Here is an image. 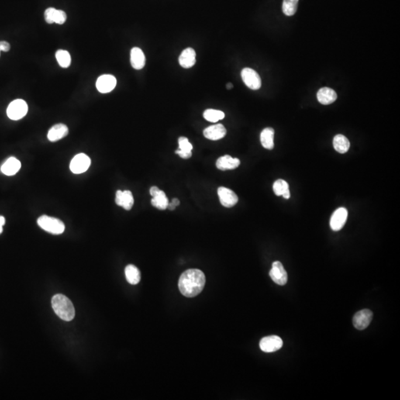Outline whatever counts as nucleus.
Here are the masks:
<instances>
[{"label":"nucleus","mask_w":400,"mask_h":400,"mask_svg":"<svg viewBox=\"0 0 400 400\" xmlns=\"http://www.w3.org/2000/svg\"><path fill=\"white\" fill-rule=\"evenodd\" d=\"M205 284V276L199 269H188L180 276L179 288L183 295L194 297L203 290Z\"/></svg>","instance_id":"1"},{"label":"nucleus","mask_w":400,"mask_h":400,"mask_svg":"<svg viewBox=\"0 0 400 400\" xmlns=\"http://www.w3.org/2000/svg\"><path fill=\"white\" fill-rule=\"evenodd\" d=\"M52 307L55 314L64 321H71L75 317V309L72 302L63 294L53 296L51 300Z\"/></svg>","instance_id":"2"},{"label":"nucleus","mask_w":400,"mask_h":400,"mask_svg":"<svg viewBox=\"0 0 400 400\" xmlns=\"http://www.w3.org/2000/svg\"><path fill=\"white\" fill-rule=\"evenodd\" d=\"M38 225L43 230L52 234H61L64 232V223L57 218L43 215L39 217L37 220Z\"/></svg>","instance_id":"3"},{"label":"nucleus","mask_w":400,"mask_h":400,"mask_svg":"<svg viewBox=\"0 0 400 400\" xmlns=\"http://www.w3.org/2000/svg\"><path fill=\"white\" fill-rule=\"evenodd\" d=\"M28 107L23 100H16L11 102L7 109L8 117L12 120L22 119L28 113Z\"/></svg>","instance_id":"4"},{"label":"nucleus","mask_w":400,"mask_h":400,"mask_svg":"<svg viewBox=\"0 0 400 400\" xmlns=\"http://www.w3.org/2000/svg\"><path fill=\"white\" fill-rule=\"evenodd\" d=\"M241 77L248 88L252 90H258L261 88V78L253 69L250 67L243 69L241 72Z\"/></svg>","instance_id":"5"},{"label":"nucleus","mask_w":400,"mask_h":400,"mask_svg":"<svg viewBox=\"0 0 400 400\" xmlns=\"http://www.w3.org/2000/svg\"><path fill=\"white\" fill-rule=\"evenodd\" d=\"M90 166L91 160L89 157L84 153H79L70 162V169L74 174H82L85 172Z\"/></svg>","instance_id":"6"},{"label":"nucleus","mask_w":400,"mask_h":400,"mask_svg":"<svg viewBox=\"0 0 400 400\" xmlns=\"http://www.w3.org/2000/svg\"><path fill=\"white\" fill-rule=\"evenodd\" d=\"M283 346V342L281 338L275 335L266 336L263 338L260 342V347L263 351L266 353H271L280 350Z\"/></svg>","instance_id":"7"},{"label":"nucleus","mask_w":400,"mask_h":400,"mask_svg":"<svg viewBox=\"0 0 400 400\" xmlns=\"http://www.w3.org/2000/svg\"><path fill=\"white\" fill-rule=\"evenodd\" d=\"M269 274L271 280L279 285H284L288 282V274L280 262L276 261L273 263Z\"/></svg>","instance_id":"8"},{"label":"nucleus","mask_w":400,"mask_h":400,"mask_svg":"<svg viewBox=\"0 0 400 400\" xmlns=\"http://www.w3.org/2000/svg\"><path fill=\"white\" fill-rule=\"evenodd\" d=\"M372 318V311L368 309L362 310L356 313L353 317V326L358 330H364L370 325Z\"/></svg>","instance_id":"9"},{"label":"nucleus","mask_w":400,"mask_h":400,"mask_svg":"<svg viewBox=\"0 0 400 400\" xmlns=\"http://www.w3.org/2000/svg\"><path fill=\"white\" fill-rule=\"evenodd\" d=\"M117 85V79L111 74H104L97 79L96 86L102 94L111 92Z\"/></svg>","instance_id":"10"},{"label":"nucleus","mask_w":400,"mask_h":400,"mask_svg":"<svg viewBox=\"0 0 400 400\" xmlns=\"http://www.w3.org/2000/svg\"><path fill=\"white\" fill-rule=\"evenodd\" d=\"M217 193L220 203L224 207L232 208L237 203V195L232 190L225 187H220L218 188Z\"/></svg>","instance_id":"11"},{"label":"nucleus","mask_w":400,"mask_h":400,"mask_svg":"<svg viewBox=\"0 0 400 400\" xmlns=\"http://www.w3.org/2000/svg\"><path fill=\"white\" fill-rule=\"evenodd\" d=\"M348 218V211L345 208H339L333 212L330 220V226L334 232L340 231Z\"/></svg>","instance_id":"12"},{"label":"nucleus","mask_w":400,"mask_h":400,"mask_svg":"<svg viewBox=\"0 0 400 400\" xmlns=\"http://www.w3.org/2000/svg\"><path fill=\"white\" fill-rule=\"evenodd\" d=\"M45 19L49 24L56 23L63 25L67 19V15L65 11L61 10L49 8L45 12Z\"/></svg>","instance_id":"13"},{"label":"nucleus","mask_w":400,"mask_h":400,"mask_svg":"<svg viewBox=\"0 0 400 400\" xmlns=\"http://www.w3.org/2000/svg\"><path fill=\"white\" fill-rule=\"evenodd\" d=\"M226 129L222 124L211 125L205 128L203 132L204 136L210 140H219L225 137Z\"/></svg>","instance_id":"14"},{"label":"nucleus","mask_w":400,"mask_h":400,"mask_svg":"<svg viewBox=\"0 0 400 400\" xmlns=\"http://www.w3.org/2000/svg\"><path fill=\"white\" fill-rule=\"evenodd\" d=\"M115 202L119 206L122 207L127 211L132 209L134 203L133 194L130 191H117Z\"/></svg>","instance_id":"15"},{"label":"nucleus","mask_w":400,"mask_h":400,"mask_svg":"<svg viewBox=\"0 0 400 400\" xmlns=\"http://www.w3.org/2000/svg\"><path fill=\"white\" fill-rule=\"evenodd\" d=\"M68 128L67 125L63 123L56 124L49 130L48 133V139L50 142H56L66 137L68 134Z\"/></svg>","instance_id":"16"},{"label":"nucleus","mask_w":400,"mask_h":400,"mask_svg":"<svg viewBox=\"0 0 400 400\" xmlns=\"http://www.w3.org/2000/svg\"><path fill=\"white\" fill-rule=\"evenodd\" d=\"M216 165L217 167L221 170H233L239 167L240 160L233 158L230 155H225L218 159Z\"/></svg>","instance_id":"17"},{"label":"nucleus","mask_w":400,"mask_h":400,"mask_svg":"<svg viewBox=\"0 0 400 400\" xmlns=\"http://www.w3.org/2000/svg\"><path fill=\"white\" fill-rule=\"evenodd\" d=\"M180 66L184 68H190L196 63V52L191 48L184 49L179 58Z\"/></svg>","instance_id":"18"},{"label":"nucleus","mask_w":400,"mask_h":400,"mask_svg":"<svg viewBox=\"0 0 400 400\" xmlns=\"http://www.w3.org/2000/svg\"><path fill=\"white\" fill-rule=\"evenodd\" d=\"M131 64L136 70H141L146 65V56L139 48H133L131 50Z\"/></svg>","instance_id":"19"},{"label":"nucleus","mask_w":400,"mask_h":400,"mask_svg":"<svg viewBox=\"0 0 400 400\" xmlns=\"http://www.w3.org/2000/svg\"><path fill=\"white\" fill-rule=\"evenodd\" d=\"M337 95L335 91L330 88H321L317 92V100L322 105H330L336 101Z\"/></svg>","instance_id":"20"},{"label":"nucleus","mask_w":400,"mask_h":400,"mask_svg":"<svg viewBox=\"0 0 400 400\" xmlns=\"http://www.w3.org/2000/svg\"><path fill=\"white\" fill-rule=\"evenodd\" d=\"M179 149L176 150V153L183 159H189L192 156V145L188 139L184 136L179 138Z\"/></svg>","instance_id":"21"},{"label":"nucleus","mask_w":400,"mask_h":400,"mask_svg":"<svg viewBox=\"0 0 400 400\" xmlns=\"http://www.w3.org/2000/svg\"><path fill=\"white\" fill-rule=\"evenodd\" d=\"M21 168V163L17 159L11 157L5 161L1 167V170L5 175L13 176L16 174Z\"/></svg>","instance_id":"22"},{"label":"nucleus","mask_w":400,"mask_h":400,"mask_svg":"<svg viewBox=\"0 0 400 400\" xmlns=\"http://www.w3.org/2000/svg\"><path fill=\"white\" fill-rule=\"evenodd\" d=\"M274 130L272 128H266L261 132L260 141L265 149L272 150L274 147Z\"/></svg>","instance_id":"23"},{"label":"nucleus","mask_w":400,"mask_h":400,"mask_svg":"<svg viewBox=\"0 0 400 400\" xmlns=\"http://www.w3.org/2000/svg\"><path fill=\"white\" fill-rule=\"evenodd\" d=\"M350 142L344 135L338 134L333 139V147L338 153H345L350 149Z\"/></svg>","instance_id":"24"},{"label":"nucleus","mask_w":400,"mask_h":400,"mask_svg":"<svg viewBox=\"0 0 400 400\" xmlns=\"http://www.w3.org/2000/svg\"><path fill=\"white\" fill-rule=\"evenodd\" d=\"M127 281L132 284H136L141 280L139 269L133 265H128L125 270Z\"/></svg>","instance_id":"25"},{"label":"nucleus","mask_w":400,"mask_h":400,"mask_svg":"<svg viewBox=\"0 0 400 400\" xmlns=\"http://www.w3.org/2000/svg\"><path fill=\"white\" fill-rule=\"evenodd\" d=\"M273 189L277 196H283L284 199H289L291 197L289 185L284 180H277L273 185Z\"/></svg>","instance_id":"26"},{"label":"nucleus","mask_w":400,"mask_h":400,"mask_svg":"<svg viewBox=\"0 0 400 400\" xmlns=\"http://www.w3.org/2000/svg\"><path fill=\"white\" fill-rule=\"evenodd\" d=\"M152 197L153 198L151 200V204L155 208H158L160 210H165L167 208L169 201L164 191L160 190Z\"/></svg>","instance_id":"27"},{"label":"nucleus","mask_w":400,"mask_h":400,"mask_svg":"<svg viewBox=\"0 0 400 400\" xmlns=\"http://www.w3.org/2000/svg\"><path fill=\"white\" fill-rule=\"evenodd\" d=\"M56 58L60 67L67 68L71 63V57L68 51L65 50H59L56 51Z\"/></svg>","instance_id":"28"},{"label":"nucleus","mask_w":400,"mask_h":400,"mask_svg":"<svg viewBox=\"0 0 400 400\" xmlns=\"http://www.w3.org/2000/svg\"><path fill=\"white\" fill-rule=\"evenodd\" d=\"M203 117L208 122H217L225 118V114L219 110L208 109L204 112Z\"/></svg>","instance_id":"29"},{"label":"nucleus","mask_w":400,"mask_h":400,"mask_svg":"<svg viewBox=\"0 0 400 400\" xmlns=\"http://www.w3.org/2000/svg\"><path fill=\"white\" fill-rule=\"evenodd\" d=\"M299 0H284L283 11L286 16H293L297 11Z\"/></svg>","instance_id":"30"},{"label":"nucleus","mask_w":400,"mask_h":400,"mask_svg":"<svg viewBox=\"0 0 400 400\" xmlns=\"http://www.w3.org/2000/svg\"><path fill=\"white\" fill-rule=\"evenodd\" d=\"M11 49V46H10L8 42L5 41H1L0 42V51L8 52Z\"/></svg>","instance_id":"31"},{"label":"nucleus","mask_w":400,"mask_h":400,"mask_svg":"<svg viewBox=\"0 0 400 400\" xmlns=\"http://www.w3.org/2000/svg\"><path fill=\"white\" fill-rule=\"evenodd\" d=\"M160 188H157V187H156V186L151 187V188H150V195H151L152 197H153V196H154L155 194H156V193L158 192V191H160Z\"/></svg>","instance_id":"32"},{"label":"nucleus","mask_w":400,"mask_h":400,"mask_svg":"<svg viewBox=\"0 0 400 400\" xmlns=\"http://www.w3.org/2000/svg\"><path fill=\"white\" fill-rule=\"evenodd\" d=\"M5 219L4 217L0 216V233L2 232V227L5 225Z\"/></svg>","instance_id":"33"},{"label":"nucleus","mask_w":400,"mask_h":400,"mask_svg":"<svg viewBox=\"0 0 400 400\" xmlns=\"http://www.w3.org/2000/svg\"><path fill=\"white\" fill-rule=\"evenodd\" d=\"M171 202H172V203L174 204V205H175L176 207L178 206V205H180V200H179L178 199L176 198L173 199L172 201H171Z\"/></svg>","instance_id":"34"},{"label":"nucleus","mask_w":400,"mask_h":400,"mask_svg":"<svg viewBox=\"0 0 400 400\" xmlns=\"http://www.w3.org/2000/svg\"><path fill=\"white\" fill-rule=\"evenodd\" d=\"M176 208H177V207H176L175 205H174V204L172 203V202H169L168 205H167V208H168V209L171 210V211H173V210L175 209Z\"/></svg>","instance_id":"35"},{"label":"nucleus","mask_w":400,"mask_h":400,"mask_svg":"<svg viewBox=\"0 0 400 400\" xmlns=\"http://www.w3.org/2000/svg\"><path fill=\"white\" fill-rule=\"evenodd\" d=\"M226 88L228 90L232 89V88H233V84H232V83H228L226 85Z\"/></svg>","instance_id":"36"},{"label":"nucleus","mask_w":400,"mask_h":400,"mask_svg":"<svg viewBox=\"0 0 400 400\" xmlns=\"http://www.w3.org/2000/svg\"><path fill=\"white\" fill-rule=\"evenodd\" d=\"M0 53H1V51H0Z\"/></svg>","instance_id":"37"}]
</instances>
